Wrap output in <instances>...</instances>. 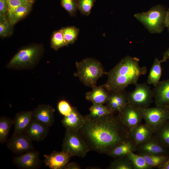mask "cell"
Returning a JSON list of instances; mask_svg holds the SVG:
<instances>
[{
  "mask_svg": "<svg viewBox=\"0 0 169 169\" xmlns=\"http://www.w3.org/2000/svg\"><path fill=\"white\" fill-rule=\"evenodd\" d=\"M79 132L90 150L107 155L115 147L130 139L129 129L118 114L93 119L86 118Z\"/></svg>",
  "mask_w": 169,
  "mask_h": 169,
  "instance_id": "6da1fadb",
  "label": "cell"
},
{
  "mask_svg": "<svg viewBox=\"0 0 169 169\" xmlns=\"http://www.w3.org/2000/svg\"><path fill=\"white\" fill-rule=\"evenodd\" d=\"M140 59L128 55L109 72L108 79L102 85L109 92L122 91L129 85L137 82L139 78L147 72L146 66L141 67Z\"/></svg>",
  "mask_w": 169,
  "mask_h": 169,
  "instance_id": "7a4b0ae2",
  "label": "cell"
},
{
  "mask_svg": "<svg viewBox=\"0 0 169 169\" xmlns=\"http://www.w3.org/2000/svg\"><path fill=\"white\" fill-rule=\"evenodd\" d=\"M76 72L74 75L84 85L92 88L96 86L97 80L106 74L101 63L96 59L87 58L76 63Z\"/></svg>",
  "mask_w": 169,
  "mask_h": 169,
  "instance_id": "3957f363",
  "label": "cell"
},
{
  "mask_svg": "<svg viewBox=\"0 0 169 169\" xmlns=\"http://www.w3.org/2000/svg\"><path fill=\"white\" fill-rule=\"evenodd\" d=\"M166 11L162 6L157 5L147 11L136 13L134 16L150 33H160L165 27Z\"/></svg>",
  "mask_w": 169,
  "mask_h": 169,
  "instance_id": "277c9868",
  "label": "cell"
},
{
  "mask_svg": "<svg viewBox=\"0 0 169 169\" xmlns=\"http://www.w3.org/2000/svg\"><path fill=\"white\" fill-rule=\"evenodd\" d=\"M62 151L72 157H84L90 151L79 131L66 129L62 146Z\"/></svg>",
  "mask_w": 169,
  "mask_h": 169,
  "instance_id": "5b68a950",
  "label": "cell"
},
{
  "mask_svg": "<svg viewBox=\"0 0 169 169\" xmlns=\"http://www.w3.org/2000/svg\"><path fill=\"white\" fill-rule=\"evenodd\" d=\"M134 85V90L127 93L128 104L139 109L149 107L153 99L150 87L146 83Z\"/></svg>",
  "mask_w": 169,
  "mask_h": 169,
  "instance_id": "8992f818",
  "label": "cell"
},
{
  "mask_svg": "<svg viewBox=\"0 0 169 169\" xmlns=\"http://www.w3.org/2000/svg\"><path fill=\"white\" fill-rule=\"evenodd\" d=\"M145 123L155 132L169 119V109L158 107L140 109Z\"/></svg>",
  "mask_w": 169,
  "mask_h": 169,
  "instance_id": "52a82bcc",
  "label": "cell"
},
{
  "mask_svg": "<svg viewBox=\"0 0 169 169\" xmlns=\"http://www.w3.org/2000/svg\"><path fill=\"white\" fill-rule=\"evenodd\" d=\"M40 52V48L37 46L22 49L12 58L9 64V67L16 68L31 65L36 60Z\"/></svg>",
  "mask_w": 169,
  "mask_h": 169,
  "instance_id": "ba28073f",
  "label": "cell"
},
{
  "mask_svg": "<svg viewBox=\"0 0 169 169\" xmlns=\"http://www.w3.org/2000/svg\"><path fill=\"white\" fill-rule=\"evenodd\" d=\"M138 153L159 156L169 155V150L153 135L150 138L136 146Z\"/></svg>",
  "mask_w": 169,
  "mask_h": 169,
  "instance_id": "9c48e42d",
  "label": "cell"
},
{
  "mask_svg": "<svg viewBox=\"0 0 169 169\" xmlns=\"http://www.w3.org/2000/svg\"><path fill=\"white\" fill-rule=\"evenodd\" d=\"M6 143L7 147L16 155L33 150L32 141L24 133H13Z\"/></svg>",
  "mask_w": 169,
  "mask_h": 169,
  "instance_id": "30bf717a",
  "label": "cell"
},
{
  "mask_svg": "<svg viewBox=\"0 0 169 169\" xmlns=\"http://www.w3.org/2000/svg\"><path fill=\"white\" fill-rule=\"evenodd\" d=\"M40 154L33 150L13 157V163L18 168L22 169H36L42 164Z\"/></svg>",
  "mask_w": 169,
  "mask_h": 169,
  "instance_id": "8fae6325",
  "label": "cell"
},
{
  "mask_svg": "<svg viewBox=\"0 0 169 169\" xmlns=\"http://www.w3.org/2000/svg\"><path fill=\"white\" fill-rule=\"evenodd\" d=\"M152 90L156 106L169 109V79L159 81Z\"/></svg>",
  "mask_w": 169,
  "mask_h": 169,
  "instance_id": "7c38bea8",
  "label": "cell"
},
{
  "mask_svg": "<svg viewBox=\"0 0 169 169\" xmlns=\"http://www.w3.org/2000/svg\"><path fill=\"white\" fill-rule=\"evenodd\" d=\"M118 114L122 122L129 129L141 123L143 119L140 109L128 104Z\"/></svg>",
  "mask_w": 169,
  "mask_h": 169,
  "instance_id": "4fadbf2b",
  "label": "cell"
},
{
  "mask_svg": "<svg viewBox=\"0 0 169 169\" xmlns=\"http://www.w3.org/2000/svg\"><path fill=\"white\" fill-rule=\"evenodd\" d=\"M44 163L50 169H64L72 157L68 153L62 151H53L49 155L44 154Z\"/></svg>",
  "mask_w": 169,
  "mask_h": 169,
  "instance_id": "5bb4252c",
  "label": "cell"
},
{
  "mask_svg": "<svg viewBox=\"0 0 169 169\" xmlns=\"http://www.w3.org/2000/svg\"><path fill=\"white\" fill-rule=\"evenodd\" d=\"M33 111V119L49 127L54 124L55 109L51 105H39Z\"/></svg>",
  "mask_w": 169,
  "mask_h": 169,
  "instance_id": "9a60e30c",
  "label": "cell"
},
{
  "mask_svg": "<svg viewBox=\"0 0 169 169\" xmlns=\"http://www.w3.org/2000/svg\"><path fill=\"white\" fill-rule=\"evenodd\" d=\"M49 127L32 119L24 133L32 141H43L49 132Z\"/></svg>",
  "mask_w": 169,
  "mask_h": 169,
  "instance_id": "2e32d148",
  "label": "cell"
},
{
  "mask_svg": "<svg viewBox=\"0 0 169 169\" xmlns=\"http://www.w3.org/2000/svg\"><path fill=\"white\" fill-rule=\"evenodd\" d=\"M86 120L85 116L82 115L75 107H72L71 113L64 116L61 121L66 129L79 131Z\"/></svg>",
  "mask_w": 169,
  "mask_h": 169,
  "instance_id": "e0dca14e",
  "label": "cell"
},
{
  "mask_svg": "<svg viewBox=\"0 0 169 169\" xmlns=\"http://www.w3.org/2000/svg\"><path fill=\"white\" fill-rule=\"evenodd\" d=\"M130 139L136 146L150 138L154 134L151 128L146 124L140 123L129 129Z\"/></svg>",
  "mask_w": 169,
  "mask_h": 169,
  "instance_id": "ac0fdd59",
  "label": "cell"
},
{
  "mask_svg": "<svg viewBox=\"0 0 169 169\" xmlns=\"http://www.w3.org/2000/svg\"><path fill=\"white\" fill-rule=\"evenodd\" d=\"M127 93L125 90L109 92L106 106L114 112H120L128 105Z\"/></svg>",
  "mask_w": 169,
  "mask_h": 169,
  "instance_id": "d6986e66",
  "label": "cell"
},
{
  "mask_svg": "<svg viewBox=\"0 0 169 169\" xmlns=\"http://www.w3.org/2000/svg\"><path fill=\"white\" fill-rule=\"evenodd\" d=\"M33 110L17 113L13 120L14 133H23L33 119Z\"/></svg>",
  "mask_w": 169,
  "mask_h": 169,
  "instance_id": "ffe728a7",
  "label": "cell"
},
{
  "mask_svg": "<svg viewBox=\"0 0 169 169\" xmlns=\"http://www.w3.org/2000/svg\"><path fill=\"white\" fill-rule=\"evenodd\" d=\"M92 90L87 92L85 95V98L93 104H104L107 102L110 96V93L103 86H95Z\"/></svg>",
  "mask_w": 169,
  "mask_h": 169,
  "instance_id": "44dd1931",
  "label": "cell"
},
{
  "mask_svg": "<svg viewBox=\"0 0 169 169\" xmlns=\"http://www.w3.org/2000/svg\"><path fill=\"white\" fill-rule=\"evenodd\" d=\"M136 151V145L130 139L117 146L108 154L114 158L127 156L130 152Z\"/></svg>",
  "mask_w": 169,
  "mask_h": 169,
  "instance_id": "7402d4cb",
  "label": "cell"
},
{
  "mask_svg": "<svg viewBox=\"0 0 169 169\" xmlns=\"http://www.w3.org/2000/svg\"><path fill=\"white\" fill-rule=\"evenodd\" d=\"M161 60L156 58L150 69L147 77V83L148 84H153L155 86L160 81L161 73Z\"/></svg>",
  "mask_w": 169,
  "mask_h": 169,
  "instance_id": "603a6c76",
  "label": "cell"
},
{
  "mask_svg": "<svg viewBox=\"0 0 169 169\" xmlns=\"http://www.w3.org/2000/svg\"><path fill=\"white\" fill-rule=\"evenodd\" d=\"M89 114L85 116L87 118L90 119H96L114 113L106 105L103 104H93L89 109Z\"/></svg>",
  "mask_w": 169,
  "mask_h": 169,
  "instance_id": "cb8c5ba5",
  "label": "cell"
},
{
  "mask_svg": "<svg viewBox=\"0 0 169 169\" xmlns=\"http://www.w3.org/2000/svg\"><path fill=\"white\" fill-rule=\"evenodd\" d=\"M143 156L147 164L151 167H159L165 165L169 160V155L159 156L138 153Z\"/></svg>",
  "mask_w": 169,
  "mask_h": 169,
  "instance_id": "d4e9b609",
  "label": "cell"
},
{
  "mask_svg": "<svg viewBox=\"0 0 169 169\" xmlns=\"http://www.w3.org/2000/svg\"><path fill=\"white\" fill-rule=\"evenodd\" d=\"M13 120L6 116L0 118V143L3 144L7 142L8 133L12 125H13Z\"/></svg>",
  "mask_w": 169,
  "mask_h": 169,
  "instance_id": "484cf974",
  "label": "cell"
},
{
  "mask_svg": "<svg viewBox=\"0 0 169 169\" xmlns=\"http://www.w3.org/2000/svg\"><path fill=\"white\" fill-rule=\"evenodd\" d=\"M32 5V4L24 3L18 7L9 19L10 25L13 26L14 25L25 17L30 11Z\"/></svg>",
  "mask_w": 169,
  "mask_h": 169,
  "instance_id": "4316f807",
  "label": "cell"
},
{
  "mask_svg": "<svg viewBox=\"0 0 169 169\" xmlns=\"http://www.w3.org/2000/svg\"><path fill=\"white\" fill-rule=\"evenodd\" d=\"M153 135L169 150V119L154 132Z\"/></svg>",
  "mask_w": 169,
  "mask_h": 169,
  "instance_id": "83f0119b",
  "label": "cell"
},
{
  "mask_svg": "<svg viewBox=\"0 0 169 169\" xmlns=\"http://www.w3.org/2000/svg\"><path fill=\"white\" fill-rule=\"evenodd\" d=\"M107 169H133L132 164L127 156L115 158Z\"/></svg>",
  "mask_w": 169,
  "mask_h": 169,
  "instance_id": "f1b7e54d",
  "label": "cell"
},
{
  "mask_svg": "<svg viewBox=\"0 0 169 169\" xmlns=\"http://www.w3.org/2000/svg\"><path fill=\"white\" fill-rule=\"evenodd\" d=\"M131 161L133 169H151L152 168L146 163L144 157L142 155L135 154L131 151L127 155Z\"/></svg>",
  "mask_w": 169,
  "mask_h": 169,
  "instance_id": "f546056e",
  "label": "cell"
},
{
  "mask_svg": "<svg viewBox=\"0 0 169 169\" xmlns=\"http://www.w3.org/2000/svg\"><path fill=\"white\" fill-rule=\"evenodd\" d=\"M61 29L67 44H74L78 37L79 29L74 26H70Z\"/></svg>",
  "mask_w": 169,
  "mask_h": 169,
  "instance_id": "4dcf8cb0",
  "label": "cell"
},
{
  "mask_svg": "<svg viewBox=\"0 0 169 169\" xmlns=\"http://www.w3.org/2000/svg\"><path fill=\"white\" fill-rule=\"evenodd\" d=\"M67 45L61 29L53 33L51 39V47L52 48L57 50L61 47Z\"/></svg>",
  "mask_w": 169,
  "mask_h": 169,
  "instance_id": "1f68e13d",
  "label": "cell"
},
{
  "mask_svg": "<svg viewBox=\"0 0 169 169\" xmlns=\"http://www.w3.org/2000/svg\"><path fill=\"white\" fill-rule=\"evenodd\" d=\"M95 0H78V9L81 13L88 16Z\"/></svg>",
  "mask_w": 169,
  "mask_h": 169,
  "instance_id": "d6a6232c",
  "label": "cell"
},
{
  "mask_svg": "<svg viewBox=\"0 0 169 169\" xmlns=\"http://www.w3.org/2000/svg\"><path fill=\"white\" fill-rule=\"evenodd\" d=\"M62 6L71 16H75L78 9V0H60Z\"/></svg>",
  "mask_w": 169,
  "mask_h": 169,
  "instance_id": "836d02e7",
  "label": "cell"
},
{
  "mask_svg": "<svg viewBox=\"0 0 169 169\" xmlns=\"http://www.w3.org/2000/svg\"><path fill=\"white\" fill-rule=\"evenodd\" d=\"M11 26L6 16L0 17V35L2 37H6L10 32Z\"/></svg>",
  "mask_w": 169,
  "mask_h": 169,
  "instance_id": "e575fe53",
  "label": "cell"
},
{
  "mask_svg": "<svg viewBox=\"0 0 169 169\" xmlns=\"http://www.w3.org/2000/svg\"><path fill=\"white\" fill-rule=\"evenodd\" d=\"M7 2L8 20L18 7L23 3H26L22 0H7Z\"/></svg>",
  "mask_w": 169,
  "mask_h": 169,
  "instance_id": "d590c367",
  "label": "cell"
},
{
  "mask_svg": "<svg viewBox=\"0 0 169 169\" xmlns=\"http://www.w3.org/2000/svg\"><path fill=\"white\" fill-rule=\"evenodd\" d=\"M72 107L67 102L64 100L60 101L58 105L59 112L64 116L67 115L71 113Z\"/></svg>",
  "mask_w": 169,
  "mask_h": 169,
  "instance_id": "8d00e7d4",
  "label": "cell"
},
{
  "mask_svg": "<svg viewBox=\"0 0 169 169\" xmlns=\"http://www.w3.org/2000/svg\"><path fill=\"white\" fill-rule=\"evenodd\" d=\"M8 14L7 0H0V17L6 16Z\"/></svg>",
  "mask_w": 169,
  "mask_h": 169,
  "instance_id": "74e56055",
  "label": "cell"
},
{
  "mask_svg": "<svg viewBox=\"0 0 169 169\" xmlns=\"http://www.w3.org/2000/svg\"><path fill=\"white\" fill-rule=\"evenodd\" d=\"M80 166L77 163L74 162L67 163L64 169H80Z\"/></svg>",
  "mask_w": 169,
  "mask_h": 169,
  "instance_id": "f35d334b",
  "label": "cell"
},
{
  "mask_svg": "<svg viewBox=\"0 0 169 169\" xmlns=\"http://www.w3.org/2000/svg\"><path fill=\"white\" fill-rule=\"evenodd\" d=\"M165 25L169 33V9L166 11L165 19Z\"/></svg>",
  "mask_w": 169,
  "mask_h": 169,
  "instance_id": "ab89813d",
  "label": "cell"
},
{
  "mask_svg": "<svg viewBox=\"0 0 169 169\" xmlns=\"http://www.w3.org/2000/svg\"><path fill=\"white\" fill-rule=\"evenodd\" d=\"M168 58H169V48L163 53V57L161 60L162 63L166 62L167 59Z\"/></svg>",
  "mask_w": 169,
  "mask_h": 169,
  "instance_id": "60d3db41",
  "label": "cell"
},
{
  "mask_svg": "<svg viewBox=\"0 0 169 169\" xmlns=\"http://www.w3.org/2000/svg\"><path fill=\"white\" fill-rule=\"evenodd\" d=\"M159 169H169V160L167 163L164 165L158 168Z\"/></svg>",
  "mask_w": 169,
  "mask_h": 169,
  "instance_id": "b9f144b4",
  "label": "cell"
},
{
  "mask_svg": "<svg viewBox=\"0 0 169 169\" xmlns=\"http://www.w3.org/2000/svg\"><path fill=\"white\" fill-rule=\"evenodd\" d=\"M26 3L32 4L34 2L35 0H22Z\"/></svg>",
  "mask_w": 169,
  "mask_h": 169,
  "instance_id": "7bdbcfd3",
  "label": "cell"
}]
</instances>
